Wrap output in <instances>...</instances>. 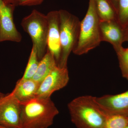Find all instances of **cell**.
<instances>
[{
  "label": "cell",
  "mask_w": 128,
  "mask_h": 128,
  "mask_svg": "<svg viewBox=\"0 0 128 128\" xmlns=\"http://www.w3.org/2000/svg\"><path fill=\"white\" fill-rule=\"evenodd\" d=\"M70 119L77 128H106L108 116L97 103L96 97H78L68 105Z\"/></svg>",
  "instance_id": "1"
},
{
  "label": "cell",
  "mask_w": 128,
  "mask_h": 128,
  "mask_svg": "<svg viewBox=\"0 0 128 128\" xmlns=\"http://www.w3.org/2000/svg\"><path fill=\"white\" fill-rule=\"evenodd\" d=\"M59 113L50 98H35L22 104V128H48Z\"/></svg>",
  "instance_id": "2"
},
{
  "label": "cell",
  "mask_w": 128,
  "mask_h": 128,
  "mask_svg": "<svg viewBox=\"0 0 128 128\" xmlns=\"http://www.w3.org/2000/svg\"><path fill=\"white\" fill-rule=\"evenodd\" d=\"M99 22L94 0H89L87 12L80 21L79 38L72 51L73 54L82 55L99 46L101 42Z\"/></svg>",
  "instance_id": "3"
},
{
  "label": "cell",
  "mask_w": 128,
  "mask_h": 128,
  "mask_svg": "<svg viewBox=\"0 0 128 128\" xmlns=\"http://www.w3.org/2000/svg\"><path fill=\"white\" fill-rule=\"evenodd\" d=\"M58 12L61 54L58 66L67 68L69 56L79 38L80 21L77 16L66 10L61 9Z\"/></svg>",
  "instance_id": "4"
},
{
  "label": "cell",
  "mask_w": 128,
  "mask_h": 128,
  "mask_svg": "<svg viewBox=\"0 0 128 128\" xmlns=\"http://www.w3.org/2000/svg\"><path fill=\"white\" fill-rule=\"evenodd\" d=\"M21 24L25 32L30 36L40 60L48 50V24L47 16L37 10H33L22 19Z\"/></svg>",
  "instance_id": "5"
},
{
  "label": "cell",
  "mask_w": 128,
  "mask_h": 128,
  "mask_svg": "<svg viewBox=\"0 0 128 128\" xmlns=\"http://www.w3.org/2000/svg\"><path fill=\"white\" fill-rule=\"evenodd\" d=\"M22 104L12 92L0 98V125L9 128H22Z\"/></svg>",
  "instance_id": "6"
},
{
  "label": "cell",
  "mask_w": 128,
  "mask_h": 128,
  "mask_svg": "<svg viewBox=\"0 0 128 128\" xmlns=\"http://www.w3.org/2000/svg\"><path fill=\"white\" fill-rule=\"evenodd\" d=\"M69 80L68 68L57 66L40 82L36 98H50L54 92L65 87Z\"/></svg>",
  "instance_id": "7"
},
{
  "label": "cell",
  "mask_w": 128,
  "mask_h": 128,
  "mask_svg": "<svg viewBox=\"0 0 128 128\" xmlns=\"http://www.w3.org/2000/svg\"><path fill=\"white\" fill-rule=\"evenodd\" d=\"M15 7L4 0H0V42L5 41L19 42L22 40V35L14 22Z\"/></svg>",
  "instance_id": "8"
},
{
  "label": "cell",
  "mask_w": 128,
  "mask_h": 128,
  "mask_svg": "<svg viewBox=\"0 0 128 128\" xmlns=\"http://www.w3.org/2000/svg\"><path fill=\"white\" fill-rule=\"evenodd\" d=\"M96 99L107 116L118 114L128 117V90L116 95L96 97Z\"/></svg>",
  "instance_id": "9"
},
{
  "label": "cell",
  "mask_w": 128,
  "mask_h": 128,
  "mask_svg": "<svg viewBox=\"0 0 128 128\" xmlns=\"http://www.w3.org/2000/svg\"><path fill=\"white\" fill-rule=\"evenodd\" d=\"M46 16L48 24V50L54 56L58 66L61 54L58 11H52Z\"/></svg>",
  "instance_id": "10"
},
{
  "label": "cell",
  "mask_w": 128,
  "mask_h": 128,
  "mask_svg": "<svg viewBox=\"0 0 128 128\" xmlns=\"http://www.w3.org/2000/svg\"><path fill=\"white\" fill-rule=\"evenodd\" d=\"M99 27L101 42L112 44L115 52L122 48L123 30L116 20L100 21Z\"/></svg>",
  "instance_id": "11"
},
{
  "label": "cell",
  "mask_w": 128,
  "mask_h": 128,
  "mask_svg": "<svg viewBox=\"0 0 128 128\" xmlns=\"http://www.w3.org/2000/svg\"><path fill=\"white\" fill-rule=\"evenodd\" d=\"M40 83L32 79L18 81L12 92L21 104H23L36 97Z\"/></svg>",
  "instance_id": "12"
},
{
  "label": "cell",
  "mask_w": 128,
  "mask_h": 128,
  "mask_svg": "<svg viewBox=\"0 0 128 128\" xmlns=\"http://www.w3.org/2000/svg\"><path fill=\"white\" fill-rule=\"evenodd\" d=\"M58 65L54 56L47 50L45 55L40 60L36 71L32 79L40 83Z\"/></svg>",
  "instance_id": "13"
},
{
  "label": "cell",
  "mask_w": 128,
  "mask_h": 128,
  "mask_svg": "<svg viewBox=\"0 0 128 128\" xmlns=\"http://www.w3.org/2000/svg\"><path fill=\"white\" fill-rule=\"evenodd\" d=\"M100 21H117L116 10L109 0H94Z\"/></svg>",
  "instance_id": "14"
},
{
  "label": "cell",
  "mask_w": 128,
  "mask_h": 128,
  "mask_svg": "<svg viewBox=\"0 0 128 128\" xmlns=\"http://www.w3.org/2000/svg\"><path fill=\"white\" fill-rule=\"evenodd\" d=\"M36 47L33 45L28 62L22 79H32L36 73L39 63Z\"/></svg>",
  "instance_id": "15"
},
{
  "label": "cell",
  "mask_w": 128,
  "mask_h": 128,
  "mask_svg": "<svg viewBox=\"0 0 128 128\" xmlns=\"http://www.w3.org/2000/svg\"><path fill=\"white\" fill-rule=\"evenodd\" d=\"M117 21L124 30L128 25V0H118Z\"/></svg>",
  "instance_id": "16"
},
{
  "label": "cell",
  "mask_w": 128,
  "mask_h": 128,
  "mask_svg": "<svg viewBox=\"0 0 128 128\" xmlns=\"http://www.w3.org/2000/svg\"><path fill=\"white\" fill-rule=\"evenodd\" d=\"M128 125V117L118 114L108 116L106 128H125Z\"/></svg>",
  "instance_id": "17"
},
{
  "label": "cell",
  "mask_w": 128,
  "mask_h": 128,
  "mask_svg": "<svg viewBox=\"0 0 128 128\" xmlns=\"http://www.w3.org/2000/svg\"><path fill=\"white\" fill-rule=\"evenodd\" d=\"M116 52L122 76L128 80V48L122 47Z\"/></svg>",
  "instance_id": "18"
},
{
  "label": "cell",
  "mask_w": 128,
  "mask_h": 128,
  "mask_svg": "<svg viewBox=\"0 0 128 128\" xmlns=\"http://www.w3.org/2000/svg\"><path fill=\"white\" fill-rule=\"evenodd\" d=\"M6 2L16 6H32L41 4L44 0H4Z\"/></svg>",
  "instance_id": "19"
},
{
  "label": "cell",
  "mask_w": 128,
  "mask_h": 128,
  "mask_svg": "<svg viewBox=\"0 0 128 128\" xmlns=\"http://www.w3.org/2000/svg\"><path fill=\"white\" fill-rule=\"evenodd\" d=\"M124 42H128V25L123 30Z\"/></svg>",
  "instance_id": "20"
},
{
  "label": "cell",
  "mask_w": 128,
  "mask_h": 128,
  "mask_svg": "<svg viewBox=\"0 0 128 128\" xmlns=\"http://www.w3.org/2000/svg\"><path fill=\"white\" fill-rule=\"evenodd\" d=\"M110 2L112 3L113 6H114V9L116 10V12L117 11V8H118V0H109Z\"/></svg>",
  "instance_id": "21"
},
{
  "label": "cell",
  "mask_w": 128,
  "mask_h": 128,
  "mask_svg": "<svg viewBox=\"0 0 128 128\" xmlns=\"http://www.w3.org/2000/svg\"><path fill=\"white\" fill-rule=\"evenodd\" d=\"M5 95L4 94H3V93L0 92V98L3 97V96H5Z\"/></svg>",
  "instance_id": "22"
},
{
  "label": "cell",
  "mask_w": 128,
  "mask_h": 128,
  "mask_svg": "<svg viewBox=\"0 0 128 128\" xmlns=\"http://www.w3.org/2000/svg\"><path fill=\"white\" fill-rule=\"evenodd\" d=\"M0 128H6V127H4V126H2V125H0Z\"/></svg>",
  "instance_id": "23"
},
{
  "label": "cell",
  "mask_w": 128,
  "mask_h": 128,
  "mask_svg": "<svg viewBox=\"0 0 128 128\" xmlns=\"http://www.w3.org/2000/svg\"><path fill=\"white\" fill-rule=\"evenodd\" d=\"M125 128H128V125Z\"/></svg>",
  "instance_id": "24"
},
{
  "label": "cell",
  "mask_w": 128,
  "mask_h": 128,
  "mask_svg": "<svg viewBox=\"0 0 128 128\" xmlns=\"http://www.w3.org/2000/svg\"></svg>",
  "instance_id": "25"
}]
</instances>
